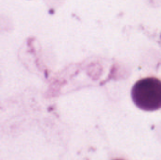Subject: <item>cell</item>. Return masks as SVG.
<instances>
[{
    "mask_svg": "<svg viewBox=\"0 0 161 160\" xmlns=\"http://www.w3.org/2000/svg\"><path fill=\"white\" fill-rule=\"evenodd\" d=\"M134 104L145 111H155L161 108V80L156 77H146L139 80L132 88Z\"/></svg>",
    "mask_w": 161,
    "mask_h": 160,
    "instance_id": "1",
    "label": "cell"
}]
</instances>
